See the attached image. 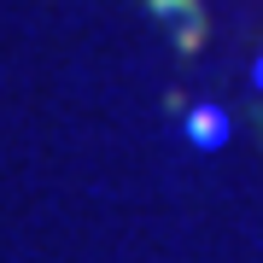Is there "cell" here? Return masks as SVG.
<instances>
[{"instance_id":"1","label":"cell","mask_w":263,"mask_h":263,"mask_svg":"<svg viewBox=\"0 0 263 263\" xmlns=\"http://www.w3.org/2000/svg\"><path fill=\"white\" fill-rule=\"evenodd\" d=\"M181 135H187L199 152H216V146H228V135H234V117H228V105L199 100V105H187V117H181Z\"/></svg>"},{"instance_id":"2","label":"cell","mask_w":263,"mask_h":263,"mask_svg":"<svg viewBox=\"0 0 263 263\" xmlns=\"http://www.w3.org/2000/svg\"><path fill=\"white\" fill-rule=\"evenodd\" d=\"M252 88H257V94H263V59H257V65H252Z\"/></svg>"}]
</instances>
